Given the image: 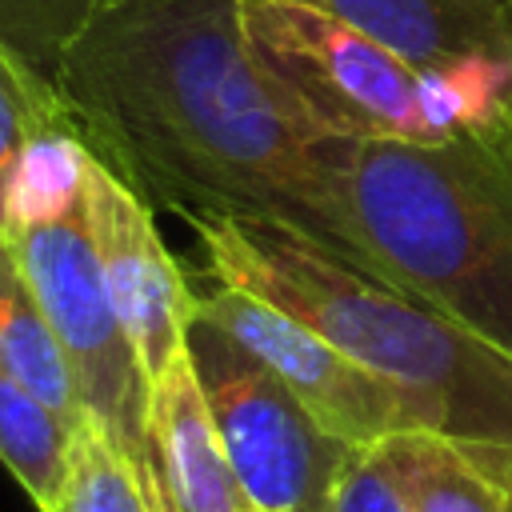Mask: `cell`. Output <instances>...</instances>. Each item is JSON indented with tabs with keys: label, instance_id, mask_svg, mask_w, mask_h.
<instances>
[{
	"label": "cell",
	"instance_id": "3957f363",
	"mask_svg": "<svg viewBox=\"0 0 512 512\" xmlns=\"http://www.w3.org/2000/svg\"><path fill=\"white\" fill-rule=\"evenodd\" d=\"M204 276L244 288L408 392L432 432L512 444V356L316 236L248 216L188 220Z\"/></svg>",
	"mask_w": 512,
	"mask_h": 512
},
{
	"label": "cell",
	"instance_id": "8fae6325",
	"mask_svg": "<svg viewBox=\"0 0 512 512\" xmlns=\"http://www.w3.org/2000/svg\"><path fill=\"white\" fill-rule=\"evenodd\" d=\"M388 44L416 68L468 52H512L504 0H304Z\"/></svg>",
	"mask_w": 512,
	"mask_h": 512
},
{
	"label": "cell",
	"instance_id": "4fadbf2b",
	"mask_svg": "<svg viewBox=\"0 0 512 512\" xmlns=\"http://www.w3.org/2000/svg\"><path fill=\"white\" fill-rule=\"evenodd\" d=\"M76 428H68L0 356V464L40 512L56 508Z\"/></svg>",
	"mask_w": 512,
	"mask_h": 512
},
{
	"label": "cell",
	"instance_id": "9a60e30c",
	"mask_svg": "<svg viewBox=\"0 0 512 512\" xmlns=\"http://www.w3.org/2000/svg\"><path fill=\"white\" fill-rule=\"evenodd\" d=\"M52 512H152V504L116 448L92 424H80Z\"/></svg>",
	"mask_w": 512,
	"mask_h": 512
},
{
	"label": "cell",
	"instance_id": "d6986e66",
	"mask_svg": "<svg viewBox=\"0 0 512 512\" xmlns=\"http://www.w3.org/2000/svg\"><path fill=\"white\" fill-rule=\"evenodd\" d=\"M504 4H512V0H504Z\"/></svg>",
	"mask_w": 512,
	"mask_h": 512
},
{
	"label": "cell",
	"instance_id": "5bb4252c",
	"mask_svg": "<svg viewBox=\"0 0 512 512\" xmlns=\"http://www.w3.org/2000/svg\"><path fill=\"white\" fill-rule=\"evenodd\" d=\"M60 128H72V120L56 96V84L0 44V232L8 228L12 192L32 144Z\"/></svg>",
	"mask_w": 512,
	"mask_h": 512
},
{
	"label": "cell",
	"instance_id": "6da1fadb",
	"mask_svg": "<svg viewBox=\"0 0 512 512\" xmlns=\"http://www.w3.org/2000/svg\"><path fill=\"white\" fill-rule=\"evenodd\" d=\"M52 84L80 144L152 208L280 220L344 256L320 140L256 68L240 0H112Z\"/></svg>",
	"mask_w": 512,
	"mask_h": 512
},
{
	"label": "cell",
	"instance_id": "8992f818",
	"mask_svg": "<svg viewBox=\"0 0 512 512\" xmlns=\"http://www.w3.org/2000/svg\"><path fill=\"white\" fill-rule=\"evenodd\" d=\"M188 360L212 428L260 512H332L364 456L328 432L308 404L208 316L188 324Z\"/></svg>",
	"mask_w": 512,
	"mask_h": 512
},
{
	"label": "cell",
	"instance_id": "ac0fdd59",
	"mask_svg": "<svg viewBox=\"0 0 512 512\" xmlns=\"http://www.w3.org/2000/svg\"><path fill=\"white\" fill-rule=\"evenodd\" d=\"M508 12H512V4H508Z\"/></svg>",
	"mask_w": 512,
	"mask_h": 512
},
{
	"label": "cell",
	"instance_id": "7a4b0ae2",
	"mask_svg": "<svg viewBox=\"0 0 512 512\" xmlns=\"http://www.w3.org/2000/svg\"><path fill=\"white\" fill-rule=\"evenodd\" d=\"M344 260L512 356V112L444 144L320 140Z\"/></svg>",
	"mask_w": 512,
	"mask_h": 512
},
{
	"label": "cell",
	"instance_id": "52a82bcc",
	"mask_svg": "<svg viewBox=\"0 0 512 512\" xmlns=\"http://www.w3.org/2000/svg\"><path fill=\"white\" fill-rule=\"evenodd\" d=\"M196 312L260 356L308 404V412L352 448L372 452L400 432H432L408 392L356 364L292 312L216 280H208V292H196Z\"/></svg>",
	"mask_w": 512,
	"mask_h": 512
},
{
	"label": "cell",
	"instance_id": "30bf717a",
	"mask_svg": "<svg viewBox=\"0 0 512 512\" xmlns=\"http://www.w3.org/2000/svg\"><path fill=\"white\" fill-rule=\"evenodd\" d=\"M372 460L404 512H512V444L400 432Z\"/></svg>",
	"mask_w": 512,
	"mask_h": 512
},
{
	"label": "cell",
	"instance_id": "5b68a950",
	"mask_svg": "<svg viewBox=\"0 0 512 512\" xmlns=\"http://www.w3.org/2000/svg\"><path fill=\"white\" fill-rule=\"evenodd\" d=\"M240 28L308 136L428 144L420 68L388 44L304 0H240Z\"/></svg>",
	"mask_w": 512,
	"mask_h": 512
},
{
	"label": "cell",
	"instance_id": "ba28073f",
	"mask_svg": "<svg viewBox=\"0 0 512 512\" xmlns=\"http://www.w3.org/2000/svg\"><path fill=\"white\" fill-rule=\"evenodd\" d=\"M84 204L112 304L136 344L148 380L156 384L188 352L196 292L156 228V208L88 148H84Z\"/></svg>",
	"mask_w": 512,
	"mask_h": 512
},
{
	"label": "cell",
	"instance_id": "7c38bea8",
	"mask_svg": "<svg viewBox=\"0 0 512 512\" xmlns=\"http://www.w3.org/2000/svg\"><path fill=\"white\" fill-rule=\"evenodd\" d=\"M0 356L68 428L88 424L68 356L16 260L8 232H0Z\"/></svg>",
	"mask_w": 512,
	"mask_h": 512
},
{
	"label": "cell",
	"instance_id": "e0dca14e",
	"mask_svg": "<svg viewBox=\"0 0 512 512\" xmlns=\"http://www.w3.org/2000/svg\"><path fill=\"white\" fill-rule=\"evenodd\" d=\"M332 512H404V504L392 492V484L384 480V472L376 468L372 452H364L356 460V468L348 472V480H344Z\"/></svg>",
	"mask_w": 512,
	"mask_h": 512
},
{
	"label": "cell",
	"instance_id": "277c9868",
	"mask_svg": "<svg viewBox=\"0 0 512 512\" xmlns=\"http://www.w3.org/2000/svg\"><path fill=\"white\" fill-rule=\"evenodd\" d=\"M4 232L68 356L84 420L140 480L152 512H164L152 456V380L112 304L84 196L56 212L24 216Z\"/></svg>",
	"mask_w": 512,
	"mask_h": 512
},
{
	"label": "cell",
	"instance_id": "2e32d148",
	"mask_svg": "<svg viewBox=\"0 0 512 512\" xmlns=\"http://www.w3.org/2000/svg\"><path fill=\"white\" fill-rule=\"evenodd\" d=\"M108 4L112 0H0V44L52 80L64 48Z\"/></svg>",
	"mask_w": 512,
	"mask_h": 512
},
{
	"label": "cell",
	"instance_id": "9c48e42d",
	"mask_svg": "<svg viewBox=\"0 0 512 512\" xmlns=\"http://www.w3.org/2000/svg\"><path fill=\"white\" fill-rule=\"evenodd\" d=\"M152 456L164 512H260L212 428L188 352L152 384Z\"/></svg>",
	"mask_w": 512,
	"mask_h": 512
}]
</instances>
